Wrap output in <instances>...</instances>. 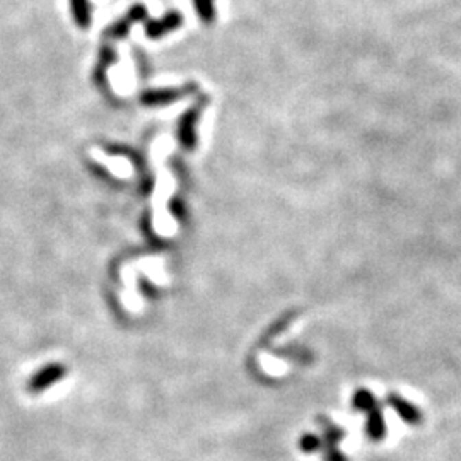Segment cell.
<instances>
[{"label":"cell","mask_w":461,"mask_h":461,"mask_svg":"<svg viewBox=\"0 0 461 461\" xmlns=\"http://www.w3.org/2000/svg\"><path fill=\"white\" fill-rule=\"evenodd\" d=\"M67 375V368L64 364H48L47 368H41L33 378L27 383V390L31 393H40V391L48 390L55 383L62 381Z\"/></svg>","instance_id":"cell-2"},{"label":"cell","mask_w":461,"mask_h":461,"mask_svg":"<svg viewBox=\"0 0 461 461\" xmlns=\"http://www.w3.org/2000/svg\"><path fill=\"white\" fill-rule=\"evenodd\" d=\"M352 405H354L355 410L364 412L368 415V424H366V431L371 441H383L384 436H386V422L383 418V412L379 408L378 400H376L375 394L371 393L366 388H361L354 393L352 398Z\"/></svg>","instance_id":"cell-1"},{"label":"cell","mask_w":461,"mask_h":461,"mask_svg":"<svg viewBox=\"0 0 461 461\" xmlns=\"http://www.w3.org/2000/svg\"><path fill=\"white\" fill-rule=\"evenodd\" d=\"M386 403L390 405L391 410L408 425H418L422 424V412L415 407L414 403H410L408 400H405L403 397H400L398 393H390L386 397Z\"/></svg>","instance_id":"cell-3"},{"label":"cell","mask_w":461,"mask_h":461,"mask_svg":"<svg viewBox=\"0 0 461 461\" xmlns=\"http://www.w3.org/2000/svg\"><path fill=\"white\" fill-rule=\"evenodd\" d=\"M324 427V446H327V455H324V461H348L347 456L342 455L337 449L338 441L344 438V431L335 427L333 424L323 422Z\"/></svg>","instance_id":"cell-4"},{"label":"cell","mask_w":461,"mask_h":461,"mask_svg":"<svg viewBox=\"0 0 461 461\" xmlns=\"http://www.w3.org/2000/svg\"><path fill=\"white\" fill-rule=\"evenodd\" d=\"M299 448L305 453H314L321 448V439L314 434H306L303 436L301 441H299Z\"/></svg>","instance_id":"cell-5"}]
</instances>
